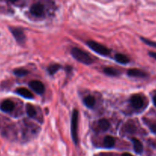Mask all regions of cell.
Masks as SVG:
<instances>
[{
  "instance_id": "obj_6",
  "label": "cell",
  "mask_w": 156,
  "mask_h": 156,
  "mask_svg": "<svg viewBox=\"0 0 156 156\" xmlns=\"http://www.w3.org/2000/svg\"><path fill=\"white\" fill-rule=\"evenodd\" d=\"M44 5L40 2H37L35 4H33L30 9L31 14L36 17L42 16L43 14H44Z\"/></svg>"
},
{
  "instance_id": "obj_22",
  "label": "cell",
  "mask_w": 156,
  "mask_h": 156,
  "mask_svg": "<svg viewBox=\"0 0 156 156\" xmlns=\"http://www.w3.org/2000/svg\"><path fill=\"white\" fill-rule=\"evenodd\" d=\"M148 126H149V129H151V131L154 133H156V123H148Z\"/></svg>"
},
{
  "instance_id": "obj_4",
  "label": "cell",
  "mask_w": 156,
  "mask_h": 156,
  "mask_svg": "<svg viewBox=\"0 0 156 156\" xmlns=\"http://www.w3.org/2000/svg\"><path fill=\"white\" fill-rule=\"evenodd\" d=\"M11 33L13 34L14 37L16 40L17 42L20 44H24L25 41V35H24V31L22 29L19 28V27H9Z\"/></svg>"
},
{
  "instance_id": "obj_23",
  "label": "cell",
  "mask_w": 156,
  "mask_h": 156,
  "mask_svg": "<svg viewBox=\"0 0 156 156\" xmlns=\"http://www.w3.org/2000/svg\"><path fill=\"white\" fill-rule=\"evenodd\" d=\"M148 55H149L151 57L154 58V59H156V52H149V53H148Z\"/></svg>"
},
{
  "instance_id": "obj_13",
  "label": "cell",
  "mask_w": 156,
  "mask_h": 156,
  "mask_svg": "<svg viewBox=\"0 0 156 156\" xmlns=\"http://www.w3.org/2000/svg\"><path fill=\"white\" fill-rule=\"evenodd\" d=\"M115 59L116 60V62L121 64H127L129 62V59L128 58V56L122 54V53H117L115 56Z\"/></svg>"
},
{
  "instance_id": "obj_21",
  "label": "cell",
  "mask_w": 156,
  "mask_h": 156,
  "mask_svg": "<svg viewBox=\"0 0 156 156\" xmlns=\"http://www.w3.org/2000/svg\"><path fill=\"white\" fill-rule=\"evenodd\" d=\"M126 129H127V132H130V133H132L133 131H135L136 128H135L134 125H132V123H128L126 124Z\"/></svg>"
},
{
  "instance_id": "obj_10",
  "label": "cell",
  "mask_w": 156,
  "mask_h": 156,
  "mask_svg": "<svg viewBox=\"0 0 156 156\" xmlns=\"http://www.w3.org/2000/svg\"><path fill=\"white\" fill-rule=\"evenodd\" d=\"M15 93L19 94V95L21 96V97L25 98H28V99L33 98V94H32L29 90H28L27 88H18L15 90Z\"/></svg>"
},
{
  "instance_id": "obj_7",
  "label": "cell",
  "mask_w": 156,
  "mask_h": 156,
  "mask_svg": "<svg viewBox=\"0 0 156 156\" xmlns=\"http://www.w3.org/2000/svg\"><path fill=\"white\" fill-rule=\"evenodd\" d=\"M130 103H131L132 106L133 108H136V109H139L142 108L144 105V101L142 98L139 94H134L130 98Z\"/></svg>"
},
{
  "instance_id": "obj_5",
  "label": "cell",
  "mask_w": 156,
  "mask_h": 156,
  "mask_svg": "<svg viewBox=\"0 0 156 156\" xmlns=\"http://www.w3.org/2000/svg\"><path fill=\"white\" fill-rule=\"evenodd\" d=\"M29 86L33 91H35V92L39 94H43L44 92V90H45L44 84L38 80H33L29 82Z\"/></svg>"
},
{
  "instance_id": "obj_19",
  "label": "cell",
  "mask_w": 156,
  "mask_h": 156,
  "mask_svg": "<svg viewBox=\"0 0 156 156\" xmlns=\"http://www.w3.org/2000/svg\"><path fill=\"white\" fill-rule=\"evenodd\" d=\"M14 74L17 76H19V77H22V76H26L29 73V72L28 71L27 69L23 68H18V69H15V70L13 71Z\"/></svg>"
},
{
  "instance_id": "obj_2",
  "label": "cell",
  "mask_w": 156,
  "mask_h": 156,
  "mask_svg": "<svg viewBox=\"0 0 156 156\" xmlns=\"http://www.w3.org/2000/svg\"><path fill=\"white\" fill-rule=\"evenodd\" d=\"M87 45L95 53H98L101 56H107L110 53V49L107 48L105 46L102 45V44H99L98 42H96V41H88L87 42Z\"/></svg>"
},
{
  "instance_id": "obj_3",
  "label": "cell",
  "mask_w": 156,
  "mask_h": 156,
  "mask_svg": "<svg viewBox=\"0 0 156 156\" xmlns=\"http://www.w3.org/2000/svg\"><path fill=\"white\" fill-rule=\"evenodd\" d=\"M78 116H79V112H78L77 110L74 109L72 113L71 117V136L75 145L78 143Z\"/></svg>"
},
{
  "instance_id": "obj_15",
  "label": "cell",
  "mask_w": 156,
  "mask_h": 156,
  "mask_svg": "<svg viewBox=\"0 0 156 156\" xmlns=\"http://www.w3.org/2000/svg\"><path fill=\"white\" fill-rule=\"evenodd\" d=\"M103 145L106 148H113L115 145V139L113 136H107L104 138Z\"/></svg>"
},
{
  "instance_id": "obj_8",
  "label": "cell",
  "mask_w": 156,
  "mask_h": 156,
  "mask_svg": "<svg viewBox=\"0 0 156 156\" xmlns=\"http://www.w3.org/2000/svg\"><path fill=\"white\" fill-rule=\"evenodd\" d=\"M14 108H15V105L10 100H5L1 104V105H0V109H1V111L6 113L11 112L12 111H13Z\"/></svg>"
},
{
  "instance_id": "obj_14",
  "label": "cell",
  "mask_w": 156,
  "mask_h": 156,
  "mask_svg": "<svg viewBox=\"0 0 156 156\" xmlns=\"http://www.w3.org/2000/svg\"><path fill=\"white\" fill-rule=\"evenodd\" d=\"M26 112H27L28 116L29 117H32V118H35L37 115V112L35 107L31 105V104H28L26 105Z\"/></svg>"
},
{
  "instance_id": "obj_24",
  "label": "cell",
  "mask_w": 156,
  "mask_h": 156,
  "mask_svg": "<svg viewBox=\"0 0 156 156\" xmlns=\"http://www.w3.org/2000/svg\"><path fill=\"white\" fill-rule=\"evenodd\" d=\"M153 103H154V106L156 107V94L154 96V98H153Z\"/></svg>"
},
{
  "instance_id": "obj_17",
  "label": "cell",
  "mask_w": 156,
  "mask_h": 156,
  "mask_svg": "<svg viewBox=\"0 0 156 156\" xmlns=\"http://www.w3.org/2000/svg\"><path fill=\"white\" fill-rule=\"evenodd\" d=\"M103 72L106 75L110 76H117L119 75V71H117L115 69L111 68V67H106V68L104 69Z\"/></svg>"
},
{
  "instance_id": "obj_1",
  "label": "cell",
  "mask_w": 156,
  "mask_h": 156,
  "mask_svg": "<svg viewBox=\"0 0 156 156\" xmlns=\"http://www.w3.org/2000/svg\"><path fill=\"white\" fill-rule=\"evenodd\" d=\"M71 55L76 60L81 63H84L85 65H90L93 63V59L89 56L88 53L77 47H73L71 49Z\"/></svg>"
},
{
  "instance_id": "obj_18",
  "label": "cell",
  "mask_w": 156,
  "mask_h": 156,
  "mask_svg": "<svg viewBox=\"0 0 156 156\" xmlns=\"http://www.w3.org/2000/svg\"><path fill=\"white\" fill-rule=\"evenodd\" d=\"M61 68V66H60L59 64H53V65H50L47 67V72L50 75H54V73H56Z\"/></svg>"
},
{
  "instance_id": "obj_20",
  "label": "cell",
  "mask_w": 156,
  "mask_h": 156,
  "mask_svg": "<svg viewBox=\"0 0 156 156\" xmlns=\"http://www.w3.org/2000/svg\"><path fill=\"white\" fill-rule=\"evenodd\" d=\"M141 40H142V41H143L145 44H147V45L150 46V47H155L156 48V42H154V41H151V40L146 39V38H145V37H141Z\"/></svg>"
},
{
  "instance_id": "obj_25",
  "label": "cell",
  "mask_w": 156,
  "mask_h": 156,
  "mask_svg": "<svg viewBox=\"0 0 156 156\" xmlns=\"http://www.w3.org/2000/svg\"><path fill=\"white\" fill-rule=\"evenodd\" d=\"M122 156H132L131 155V154H129V153H123L122 155Z\"/></svg>"
},
{
  "instance_id": "obj_12",
  "label": "cell",
  "mask_w": 156,
  "mask_h": 156,
  "mask_svg": "<svg viewBox=\"0 0 156 156\" xmlns=\"http://www.w3.org/2000/svg\"><path fill=\"white\" fill-rule=\"evenodd\" d=\"M110 122L106 120V119H101L98 121V128L100 129L102 132L107 131L110 129Z\"/></svg>"
},
{
  "instance_id": "obj_11",
  "label": "cell",
  "mask_w": 156,
  "mask_h": 156,
  "mask_svg": "<svg viewBox=\"0 0 156 156\" xmlns=\"http://www.w3.org/2000/svg\"><path fill=\"white\" fill-rule=\"evenodd\" d=\"M132 142L133 143V148H134L135 152L137 154H142L143 152V145L139 141L138 139L133 138L132 140Z\"/></svg>"
},
{
  "instance_id": "obj_9",
  "label": "cell",
  "mask_w": 156,
  "mask_h": 156,
  "mask_svg": "<svg viewBox=\"0 0 156 156\" xmlns=\"http://www.w3.org/2000/svg\"><path fill=\"white\" fill-rule=\"evenodd\" d=\"M127 74L130 77H137V78H145L147 76L146 73L144 71H142L138 69H131L128 70Z\"/></svg>"
},
{
  "instance_id": "obj_16",
  "label": "cell",
  "mask_w": 156,
  "mask_h": 156,
  "mask_svg": "<svg viewBox=\"0 0 156 156\" xmlns=\"http://www.w3.org/2000/svg\"><path fill=\"white\" fill-rule=\"evenodd\" d=\"M84 103L87 108H93L95 105V104H96V100H95V98L93 96H87V97H86L85 98H84Z\"/></svg>"
}]
</instances>
